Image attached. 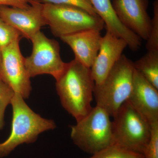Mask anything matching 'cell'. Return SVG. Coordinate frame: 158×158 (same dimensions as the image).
<instances>
[{
	"mask_svg": "<svg viewBox=\"0 0 158 158\" xmlns=\"http://www.w3.org/2000/svg\"><path fill=\"white\" fill-rule=\"evenodd\" d=\"M56 86L62 106L76 121L92 109L95 82L90 68L74 59L66 63Z\"/></svg>",
	"mask_w": 158,
	"mask_h": 158,
	"instance_id": "cell-1",
	"label": "cell"
},
{
	"mask_svg": "<svg viewBox=\"0 0 158 158\" xmlns=\"http://www.w3.org/2000/svg\"><path fill=\"white\" fill-rule=\"evenodd\" d=\"M11 105V133L6 140L0 143V158L9 155L21 144L34 143L41 133L56 127L52 119L43 118L32 110L19 94L15 93Z\"/></svg>",
	"mask_w": 158,
	"mask_h": 158,
	"instance_id": "cell-2",
	"label": "cell"
},
{
	"mask_svg": "<svg viewBox=\"0 0 158 158\" xmlns=\"http://www.w3.org/2000/svg\"><path fill=\"white\" fill-rule=\"evenodd\" d=\"M134 70V62L122 55L104 80L95 85L94 97L96 105L106 110L111 117L129 98Z\"/></svg>",
	"mask_w": 158,
	"mask_h": 158,
	"instance_id": "cell-3",
	"label": "cell"
},
{
	"mask_svg": "<svg viewBox=\"0 0 158 158\" xmlns=\"http://www.w3.org/2000/svg\"><path fill=\"white\" fill-rule=\"evenodd\" d=\"M102 108L93 107L89 113L70 127L74 144L84 152L93 154L112 144V120Z\"/></svg>",
	"mask_w": 158,
	"mask_h": 158,
	"instance_id": "cell-4",
	"label": "cell"
},
{
	"mask_svg": "<svg viewBox=\"0 0 158 158\" xmlns=\"http://www.w3.org/2000/svg\"><path fill=\"white\" fill-rule=\"evenodd\" d=\"M113 117L112 144L143 155L150 137L148 122L128 101Z\"/></svg>",
	"mask_w": 158,
	"mask_h": 158,
	"instance_id": "cell-5",
	"label": "cell"
},
{
	"mask_svg": "<svg viewBox=\"0 0 158 158\" xmlns=\"http://www.w3.org/2000/svg\"><path fill=\"white\" fill-rule=\"evenodd\" d=\"M42 13L46 25L59 38L85 30L101 31L105 27L98 15L73 6L43 3Z\"/></svg>",
	"mask_w": 158,
	"mask_h": 158,
	"instance_id": "cell-6",
	"label": "cell"
},
{
	"mask_svg": "<svg viewBox=\"0 0 158 158\" xmlns=\"http://www.w3.org/2000/svg\"><path fill=\"white\" fill-rule=\"evenodd\" d=\"M31 55L25 58V65L30 77L48 74L57 80L66 67L60 54L59 43L45 36L41 31L31 37Z\"/></svg>",
	"mask_w": 158,
	"mask_h": 158,
	"instance_id": "cell-7",
	"label": "cell"
},
{
	"mask_svg": "<svg viewBox=\"0 0 158 158\" xmlns=\"http://www.w3.org/2000/svg\"><path fill=\"white\" fill-rule=\"evenodd\" d=\"M15 40L0 50V78L15 93L19 94L25 99L30 96L32 90L31 78L26 69L19 43Z\"/></svg>",
	"mask_w": 158,
	"mask_h": 158,
	"instance_id": "cell-8",
	"label": "cell"
},
{
	"mask_svg": "<svg viewBox=\"0 0 158 158\" xmlns=\"http://www.w3.org/2000/svg\"><path fill=\"white\" fill-rule=\"evenodd\" d=\"M25 8L0 6V16L20 33L21 36L31 40L43 27L46 25L42 13L43 3L31 0Z\"/></svg>",
	"mask_w": 158,
	"mask_h": 158,
	"instance_id": "cell-9",
	"label": "cell"
},
{
	"mask_svg": "<svg viewBox=\"0 0 158 158\" xmlns=\"http://www.w3.org/2000/svg\"><path fill=\"white\" fill-rule=\"evenodd\" d=\"M112 4L120 22L141 39L147 40L151 19L146 0H113Z\"/></svg>",
	"mask_w": 158,
	"mask_h": 158,
	"instance_id": "cell-10",
	"label": "cell"
},
{
	"mask_svg": "<svg viewBox=\"0 0 158 158\" xmlns=\"http://www.w3.org/2000/svg\"><path fill=\"white\" fill-rule=\"evenodd\" d=\"M127 101L150 124L158 122V89L134 70L131 92Z\"/></svg>",
	"mask_w": 158,
	"mask_h": 158,
	"instance_id": "cell-11",
	"label": "cell"
},
{
	"mask_svg": "<svg viewBox=\"0 0 158 158\" xmlns=\"http://www.w3.org/2000/svg\"><path fill=\"white\" fill-rule=\"evenodd\" d=\"M127 47L125 40L106 31L102 37L98 53L90 68L95 85L104 80Z\"/></svg>",
	"mask_w": 158,
	"mask_h": 158,
	"instance_id": "cell-12",
	"label": "cell"
},
{
	"mask_svg": "<svg viewBox=\"0 0 158 158\" xmlns=\"http://www.w3.org/2000/svg\"><path fill=\"white\" fill-rule=\"evenodd\" d=\"M102 36L101 31L87 30L60 37L70 47L75 59L83 65L90 68L97 56Z\"/></svg>",
	"mask_w": 158,
	"mask_h": 158,
	"instance_id": "cell-13",
	"label": "cell"
},
{
	"mask_svg": "<svg viewBox=\"0 0 158 158\" xmlns=\"http://www.w3.org/2000/svg\"><path fill=\"white\" fill-rule=\"evenodd\" d=\"M97 15L105 24L106 31L125 40L131 50L137 51L141 45V39L127 28L118 19L111 0H89Z\"/></svg>",
	"mask_w": 158,
	"mask_h": 158,
	"instance_id": "cell-14",
	"label": "cell"
},
{
	"mask_svg": "<svg viewBox=\"0 0 158 158\" xmlns=\"http://www.w3.org/2000/svg\"><path fill=\"white\" fill-rule=\"evenodd\" d=\"M134 68L158 89V51H148L134 62Z\"/></svg>",
	"mask_w": 158,
	"mask_h": 158,
	"instance_id": "cell-15",
	"label": "cell"
},
{
	"mask_svg": "<svg viewBox=\"0 0 158 158\" xmlns=\"http://www.w3.org/2000/svg\"><path fill=\"white\" fill-rule=\"evenodd\" d=\"M85 158H144L143 154L132 152L115 145L108 147Z\"/></svg>",
	"mask_w": 158,
	"mask_h": 158,
	"instance_id": "cell-16",
	"label": "cell"
},
{
	"mask_svg": "<svg viewBox=\"0 0 158 158\" xmlns=\"http://www.w3.org/2000/svg\"><path fill=\"white\" fill-rule=\"evenodd\" d=\"M15 92L0 78V131L5 126V114L6 108L11 104Z\"/></svg>",
	"mask_w": 158,
	"mask_h": 158,
	"instance_id": "cell-17",
	"label": "cell"
},
{
	"mask_svg": "<svg viewBox=\"0 0 158 158\" xmlns=\"http://www.w3.org/2000/svg\"><path fill=\"white\" fill-rule=\"evenodd\" d=\"M19 38H21L20 33L0 16V50Z\"/></svg>",
	"mask_w": 158,
	"mask_h": 158,
	"instance_id": "cell-18",
	"label": "cell"
},
{
	"mask_svg": "<svg viewBox=\"0 0 158 158\" xmlns=\"http://www.w3.org/2000/svg\"><path fill=\"white\" fill-rule=\"evenodd\" d=\"M146 48L148 51H158V1L153 3V17L151 19V29L147 40Z\"/></svg>",
	"mask_w": 158,
	"mask_h": 158,
	"instance_id": "cell-19",
	"label": "cell"
},
{
	"mask_svg": "<svg viewBox=\"0 0 158 158\" xmlns=\"http://www.w3.org/2000/svg\"><path fill=\"white\" fill-rule=\"evenodd\" d=\"M143 155L144 158H158V122L151 124V135Z\"/></svg>",
	"mask_w": 158,
	"mask_h": 158,
	"instance_id": "cell-20",
	"label": "cell"
},
{
	"mask_svg": "<svg viewBox=\"0 0 158 158\" xmlns=\"http://www.w3.org/2000/svg\"><path fill=\"white\" fill-rule=\"evenodd\" d=\"M37 1H41L44 3L73 6V7L81 9L92 15H97L89 0H37Z\"/></svg>",
	"mask_w": 158,
	"mask_h": 158,
	"instance_id": "cell-21",
	"label": "cell"
},
{
	"mask_svg": "<svg viewBox=\"0 0 158 158\" xmlns=\"http://www.w3.org/2000/svg\"><path fill=\"white\" fill-rule=\"evenodd\" d=\"M31 0H0V6L18 8H25L29 6Z\"/></svg>",
	"mask_w": 158,
	"mask_h": 158,
	"instance_id": "cell-22",
	"label": "cell"
},
{
	"mask_svg": "<svg viewBox=\"0 0 158 158\" xmlns=\"http://www.w3.org/2000/svg\"><path fill=\"white\" fill-rule=\"evenodd\" d=\"M1 52H0V64H1Z\"/></svg>",
	"mask_w": 158,
	"mask_h": 158,
	"instance_id": "cell-23",
	"label": "cell"
}]
</instances>
